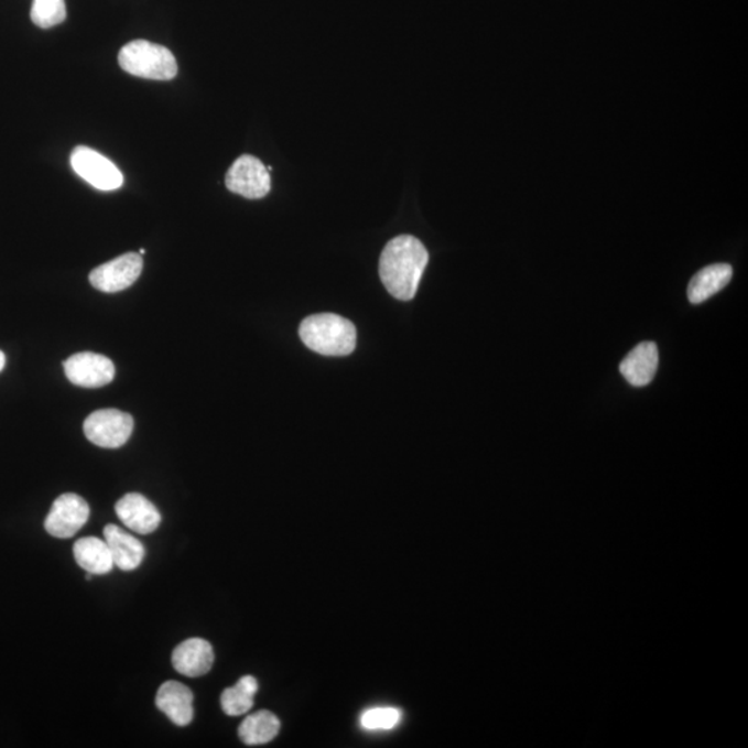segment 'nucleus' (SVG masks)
I'll use <instances>...</instances> for the list:
<instances>
[{"label":"nucleus","instance_id":"nucleus-3","mask_svg":"<svg viewBox=\"0 0 748 748\" xmlns=\"http://www.w3.org/2000/svg\"><path fill=\"white\" fill-rule=\"evenodd\" d=\"M118 62L123 72L134 77L170 80L177 74L174 55L166 47L143 40L129 42L123 46Z\"/></svg>","mask_w":748,"mask_h":748},{"label":"nucleus","instance_id":"nucleus-20","mask_svg":"<svg viewBox=\"0 0 748 748\" xmlns=\"http://www.w3.org/2000/svg\"><path fill=\"white\" fill-rule=\"evenodd\" d=\"M402 714L394 707L370 708L360 717V725L366 730H391L401 723Z\"/></svg>","mask_w":748,"mask_h":748},{"label":"nucleus","instance_id":"nucleus-16","mask_svg":"<svg viewBox=\"0 0 748 748\" xmlns=\"http://www.w3.org/2000/svg\"><path fill=\"white\" fill-rule=\"evenodd\" d=\"M74 557L78 566L91 575L109 574L115 567V560L106 541L95 536L75 542Z\"/></svg>","mask_w":748,"mask_h":748},{"label":"nucleus","instance_id":"nucleus-13","mask_svg":"<svg viewBox=\"0 0 748 748\" xmlns=\"http://www.w3.org/2000/svg\"><path fill=\"white\" fill-rule=\"evenodd\" d=\"M659 349L654 343L644 342L635 347L620 364L624 379L633 387L651 383L658 373Z\"/></svg>","mask_w":748,"mask_h":748},{"label":"nucleus","instance_id":"nucleus-17","mask_svg":"<svg viewBox=\"0 0 748 748\" xmlns=\"http://www.w3.org/2000/svg\"><path fill=\"white\" fill-rule=\"evenodd\" d=\"M280 730V720L277 715L267 709L247 717L239 728L240 739L247 746H260L272 741Z\"/></svg>","mask_w":748,"mask_h":748},{"label":"nucleus","instance_id":"nucleus-5","mask_svg":"<svg viewBox=\"0 0 748 748\" xmlns=\"http://www.w3.org/2000/svg\"><path fill=\"white\" fill-rule=\"evenodd\" d=\"M226 187L236 195L251 198L265 197L271 191V175L262 161L252 155H241L226 174Z\"/></svg>","mask_w":748,"mask_h":748},{"label":"nucleus","instance_id":"nucleus-6","mask_svg":"<svg viewBox=\"0 0 748 748\" xmlns=\"http://www.w3.org/2000/svg\"><path fill=\"white\" fill-rule=\"evenodd\" d=\"M72 166L96 189L111 192L122 186L123 176L120 170L96 150L85 147L75 149L72 154Z\"/></svg>","mask_w":748,"mask_h":748},{"label":"nucleus","instance_id":"nucleus-1","mask_svg":"<svg viewBox=\"0 0 748 748\" xmlns=\"http://www.w3.org/2000/svg\"><path fill=\"white\" fill-rule=\"evenodd\" d=\"M429 263V251L413 236L402 235L384 247L379 273L392 297L411 301L416 295L420 280Z\"/></svg>","mask_w":748,"mask_h":748},{"label":"nucleus","instance_id":"nucleus-10","mask_svg":"<svg viewBox=\"0 0 748 748\" xmlns=\"http://www.w3.org/2000/svg\"><path fill=\"white\" fill-rule=\"evenodd\" d=\"M116 513L129 530L142 535L158 530L161 523L158 508L140 494H128L118 500Z\"/></svg>","mask_w":748,"mask_h":748},{"label":"nucleus","instance_id":"nucleus-19","mask_svg":"<svg viewBox=\"0 0 748 748\" xmlns=\"http://www.w3.org/2000/svg\"><path fill=\"white\" fill-rule=\"evenodd\" d=\"M67 18L64 0H34L31 9V20L40 29H52L62 24Z\"/></svg>","mask_w":748,"mask_h":748},{"label":"nucleus","instance_id":"nucleus-14","mask_svg":"<svg viewBox=\"0 0 748 748\" xmlns=\"http://www.w3.org/2000/svg\"><path fill=\"white\" fill-rule=\"evenodd\" d=\"M104 535L112 560H115V566L123 570V572H132L142 564L147 551H144L143 543L137 538L115 524L107 525Z\"/></svg>","mask_w":748,"mask_h":748},{"label":"nucleus","instance_id":"nucleus-15","mask_svg":"<svg viewBox=\"0 0 748 748\" xmlns=\"http://www.w3.org/2000/svg\"><path fill=\"white\" fill-rule=\"evenodd\" d=\"M734 277V269L728 263H714L694 274L687 288V297L692 304H702L720 290L728 286Z\"/></svg>","mask_w":748,"mask_h":748},{"label":"nucleus","instance_id":"nucleus-4","mask_svg":"<svg viewBox=\"0 0 748 748\" xmlns=\"http://www.w3.org/2000/svg\"><path fill=\"white\" fill-rule=\"evenodd\" d=\"M84 432L91 444L101 448H120L131 437L133 419L117 409H101L85 420Z\"/></svg>","mask_w":748,"mask_h":748},{"label":"nucleus","instance_id":"nucleus-9","mask_svg":"<svg viewBox=\"0 0 748 748\" xmlns=\"http://www.w3.org/2000/svg\"><path fill=\"white\" fill-rule=\"evenodd\" d=\"M64 371L73 384L85 389H99L115 380L116 368L111 359L95 353H79L64 362Z\"/></svg>","mask_w":748,"mask_h":748},{"label":"nucleus","instance_id":"nucleus-12","mask_svg":"<svg viewBox=\"0 0 748 748\" xmlns=\"http://www.w3.org/2000/svg\"><path fill=\"white\" fill-rule=\"evenodd\" d=\"M193 700H195V696H193L189 687L181 682L169 681L160 686L155 704L172 723L177 726H187L195 717Z\"/></svg>","mask_w":748,"mask_h":748},{"label":"nucleus","instance_id":"nucleus-18","mask_svg":"<svg viewBox=\"0 0 748 748\" xmlns=\"http://www.w3.org/2000/svg\"><path fill=\"white\" fill-rule=\"evenodd\" d=\"M258 682L254 676L246 675L234 687L225 689L220 696V706L230 717H239L249 713L254 706Z\"/></svg>","mask_w":748,"mask_h":748},{"label":"nucleus","instance_id":"nucleus-8","mask_svg":"<svg viewBox=\"0 0 748 748\" xmlns=\"http://www.w3.org/2000/svg\"><path fill=\"white\" fill-rule=\"evenodd\" d=\"M90 514L89 505L79 495L64 494L53 503L45 520L47 534L67 540L83 529Z\"/></svg>","mask_w":748,"mask_h":748},{"label":"nucleus","instance_id":"nucleus-7","mask_svg":"<svg viewBox=\"0 0 748 748\" xmlns=\"http://www.w3.org/2000/svg\"><path fill=\"white\" fill-rule=\"evenodd\" d=\"M143 258L138 252H128L94 269L89 274L91 286L104 293H118L131 288L142 273Z\"/></svg>","mask_w":748,"mask_h":748},{"label":"nucleus","instance_id":"nucleus-2","mask_svg":"<svg viewBox=\"0 0 748 748\" xmlns=\"http://www.w3.org/2000/svg\"><path fill=\"white\" fill-rule=\"evenodd\" d=\"M306 347L326 357H347L357 347V330L346 317L319 314L306 317L300 326Z\"/></svg>","mask_w":748,"mask_h":748},{"label":"nucleus","instance_id":"nucleus-11","mask_svg":"<svg viewBox=\"0 0 748 748\" xmlns=\"http://www.w3.org/2000/svg\"><path fill=\"white\" fill-rule=\"evenodd\" d=\"M215 660L212 643L200 638L187 639L176 646L172 653V665L180 674L197 677L208 674Z\"/></svg>","mask_w":748,"mask_h":748},{"label":"nucleus","instance_id":"nucleus-21","mask_svg":"<svg viewBox=\"0 0 748 748\" xmlns=\"http://www.w3.org/2000/svg\"><path fill=\"white\" fill-rule=\"evenodd\" d=\"M4 365H7V357H4V354L0 351V371L3 370Z\"/></svg>","mask_w":748,"mask_h":748}]
</instances>
